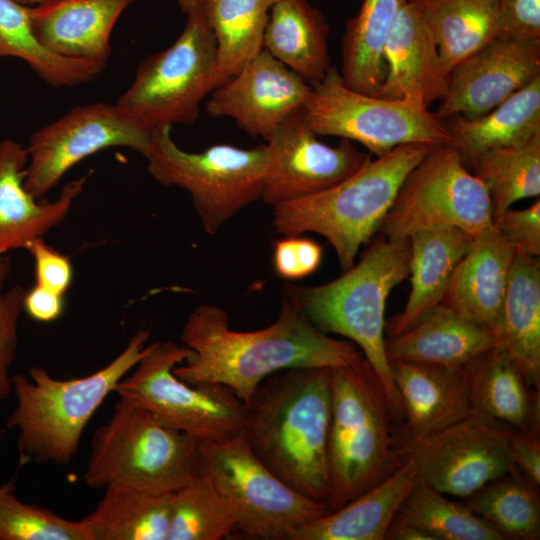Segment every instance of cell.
<instances>
[{"mask_svg": "<svg viewBox=\"0 0 540 540\" xmlns=\"http://www.w3.org/2000/svg\"><path fill=\"white\" fill-rule=\"evenodd\" d=\"M180 340L192 354L173 373L191 385L222 384L245 405L272 374L293 368L335 369L364 359L351 343L319 330L286 298L276 320L253 331L234 330L224 309L200 305L186 319Z\"/></svg>", "mask_w": 540, "mask_h": 540, "instance_id": "1", "label": "cell"}, {"mask_svg": "<svg viewBox=\"0 0 540 540\" xmlns=\"http://www.w3.org/2000/svg\"><path fill=\"white\" fill-rule=\"evenodd\" d=\"M331 404V369L281 371L266 378L246 405L242 432L254 455L274 475L326 505Z\"/></svg>", "mask_w": 540, "mask_h": 540, "instance_id": "2", "label": "cell"}, {"mask_svg": "<svg viewBox=\"0 0 540 540\" xmlns=\"http://www.w3.org/2000/svg\"><path fill=\"white\" fill-rule=\"evenodd\" d=\"M410 240L380 238L358 263L325 284H286L283 296L322 332L348 338L382 382L392 414L403 410L385 353V308L390 292L409 275Z\"/></svg>", "mask_w": 540, "mask_h": 540, "instance_id": "3", "label": "cell"}, {"mask_svg": "<svg viewBox=\"0 0 540 540\" xmlns=\"http://www.w3.org/2000/svg\"><path fill=\"white\" fill-rule=\"evenodd\" d=\"M331 392L327 505L334 511L397 471L408 447L394 432L382 382L366 359L331 369Z\"/></svg>", "mask_w": 540, "mask_h": 540, "instance_id": "4", "label": "cell"}, {"mask_svg": "<svg viewBox=\"0 0 540 540\" xmlns=\"http://www.w3.org/2000/svg\"><path fill=\"white\" fill-rule=\"evenodd\" d=\"M148 338V330L137 331L110 363L84 377L59 380L38 366L31 367L28 376H12L16 406L6 426L18 432L20 466L32 461L69 463L88 422L142 358Z\"/></svg>", "mask_w": 540, "mask_h": 540, "instance_id": "5", "label": "cell"}, {"mask_svg": "<svg viewBox=\"0 0 540 540\" xmlns=\"http://www.w3.org/2000/svg\"><path fill=\"white\" fill-rule=\"evenodd\" d=\"M433 146H398L329 189L273 206L275 230L325 237L343 272L350 269L360 247L380 230L406 176Z\"/></svg>", "mask_w": 540, "mask_h": 540, "instance_id": "6", "label": "cell"}, {"mask_svg": "<svg viewBox=\"0 0 540 540\" xmlns=\"http://www.w3.org/2000/svg\"><path fill=\"white\" fill-rule=\"evenodd\" d=\"M201 473L199 444L143 408L119 399L91 441L84 482L173 494Z\"/></svg>", "mask_w": 540, "mask_h": 540, "instance_id": "7", "label": "cell"}, {"mask_svg": "<svg viewBox=\"0 0 540 540\" xmlns=\"http://www.w3.org/2000/svg\"><path fill=\"white\" fill-rule=\"evenodd\" d=\"M186 15L176 41L139 64L132 83L115 103L149 129L192 124L202 102L227 80L203 6Z\"/></svg>", "mask_w": 540, "mask_h": 540, "instance_id": "8", "label": "cell"}, {"mask_svg": "<svg viewBox=\"0 0 540 540\" xmlns=\"http://www.w3.org/2000/svg\"><path fill=\"white\" fill-rule=\"evenodd\" d=\"M143 156L157 182L190 194L202 226L210 235L262 197L269 165L266 144L249 149L217 144L192 153L174 142L171 127L167 126L153 130Z\"/></svg>", "mask_w": 540, "mask_h": 540, "instance_id": "9", "label": "cell"}, {"mask_svg": "<svg viewBox=\"0 0 540 540\" xmlns=\"http://www.w3.org/2000/svg\"><path fill=\"white\" fill-rule=\"evenodd\" d=\"M191 354L173 342L151 343L114 392L198 443L241 435L247 408L231 389L217 383L191 385L173 373Z\"/></svg>", "mask_w": 540, "mask_h": 540, "instance_id": "10", "label": "cell"}, {"mask_svg": "<svg viewBox=\"0 0 540 540\" xmlns=\"http://www.w3.org/2000/svg\"><path fill=\"white\" fill-rule=\"evenodd\" d=\"M303 112L317 135L358 142L376 157L401 145L450 140L442 121L421 98L389 99L355 91L334 66L312 87Z\"/></svg>", "mask_w": 540, "mask_h": 540, "instance_id": "11", "label": "cell"}, {"mask_svg": "<svg viewBox=\"0 0 540 540\" xmlns=\"http://www.w3.org/2000/svg\"><path fill=\"white\" fill-rule=\"evenodd\" d=\"M198 444L201 472L231 503L236 530L246 538L290 540L297 528L331 511L274 475L254 455L242 434Z\"/></svg>", "mask_w": 540, "mask_h": 540, "instance_id": "12", "label": "cell"}, {"mask_svg": "<svg viewBox=\"0 0 540 540\" xmlns=\"http://www.w3.org/2000/svg\"><path fill=\"white\" fill-rule=\"evenodd\" d=\"M491 224L486 186L455 148L439 144L406 176L380 230L388 239L432 227H455L475 236Z\"/></svg>", "mask_w": 540, "mask_h": 540, "instance_id": "13", "label": "cell"}, {"mask_svg": "<svg viewBox=\"0 0 540 540\" xmlns=\"http://www.w3.org/2000/svg\"><path fill=\"white\" fill-rule=\"evenodd\" d=\"M154 129H149L104 102L73 107L30 138L25 188L43 199L76 164L98 151L127 147L144 154Z\"/></svg>", "mask_w": 540, "mask_h": 540, "instance_id": "14", "label": "cell"}, {"mask_svg": "<svg viewBox=\"0 0 540 540\" xmlns=\"http://www.w3.org/2000/svg\"><path fill=\"white\" fill-rule=\"evenodd\" d=\"M471 410L445 429L407 444L417 480L444 495L468 498L515 465L512 430Z\"/></svg>", "mask_w": 540, "mask_h": 540, "instance_id": "15", "label": "cell"}, {"mask_svg": "<svg viewBox=\"0 0 540 540\" xmlns=\"http://www.w3.org/2000/svg\"><path fill=\"white\" fill-rule=\"evenodd\" d=\"M309 127L303 108L266 139L269 165L261 199L270 206L312 195L342 182L371 160L352 141L329 146Z\"/></svg>", "mask_w": 540, "mask_h": 540, "instance_id": "16", "label": "cell"}, {"mask_svg": "<svg viewBox=\"0 0 540 540\" xmlns=\"http://www.w3.org/2000/svg\"><path fill=\"white\" fill-rule=\"evenodd\" d=\"M311 89L262 49L208 96L205 110L212 118H231L245 133L266 140L280 123L303 108Z\"/></svg>", "mask_w": 540, "mask_h": 540, "instance_id": "17", "label": "cell"}, {"mask_svg": "<svg viewBox=\"0 0 540 540\" xmlns=\"http://www.w3.org/2000/svg\"><path fill=\"white\" fill-rule=\"evenodd\" d=\"M540 76V40L495 38L449 74L448 86L434 112L478 118Z\"/></svg>", "mask_w": 540, "mask_h": 540, "instance_id": "18", "label": "cell"}, {"mask_svg": "<svg viewBox=\"0 0 540 540\" xmlns=\"http://www.w3.org/2000/svg\"><path fill=\"white\" fill-rule=\"evenodd\" d=\"M405 422L401 435L419 442L459 421L472 410L465 366L390 362Z\"/></svg>", "mask_w": 540, "mask_h": 540, "instance_id": "19", "label": "cell"}, {"mask_svg": "<svg viewBox=\"0 0 540 540\" xmlns=\"http://www.w3.org/2000/svg\"><path fill=\"white\" fill-rule=\"evenodd\" d=\"M28 152L17 141H0V256L25 249L67 217L88 176L73 180L53 201L36 199L24 186Z\"/></svg>", "mask_w": 540, "mask_h": 540, "instance_id": "20", "label": "cell"}, {"mask_svg": "<svg viewBox=\"0 0 540 540\" xmlns=\"http://www.w3.org/2000/svg\"><path fill=\"white\" fill-rule=\"evenodd\" d=\"M515 249L493 223L473 236L441 303L464 319L496 331Z\"/></svg>", "mask_w": 540, "mask_h": 540, "instance_id": "21", "label": "cell"}, {"mask_svg": "<svg viewBox=\"0 0 540 540\" xmlns=\"http://www.w3.org/2000/svg\"><path fill=\"white\" fill-rule=\"evenodd\" d=\"M385 77L379 97H418L426 106L447 89L445 71L434 36L412 0L397 15L384 47Z\"/></svg>", "mask_w": 540, "mask_h": 540, "instance_id": "22", "label": "cell"}, {"mask_svg": "<svg viewBox=\"0 0 540 540\" xmlns=\"http://www.w3.org/2000/svg\"><path fill=\"white\" fill-rule=\"evenodd\" d=\"M136 0H56L29 7L36 37L53 53L107 64L110 37L122 13Z\"/></svg>", "mask_w": 540, "mask_h": 540, "instance_id": "23", "label": "cell"}, {"mask_svg": "<svg viewBox=\"0 0 540 540\" xmlns=\"http://www.w3.org/2000/svg\"><path fill=\"white\" fill-rule=\"evenodd\" d=\"M499 345L496 333L472 323L442 303L412 327L385 339L388 362L463 367Z\"/></svg>", "mask_w": 540, "mask_h": 540, "instance_id": "24", "label": "cell"}, {"mask_svg": "<svg viewBox=\"0 0 540 540\" xmlns=\"http://www.w3.org/2000/svg\"><path fill=\"white\" fill-rule=\"evenodd\" d=\"M473 236L455 227H432L410 237L411 291L401 312L385 322L387 337L412 327L441 303L451 276Z\"/></svg>", "mask_w": 540, "mask_h": 540, "instance_id": "25", "label": "cell"}, {"mask_svg": "<svg viewBox=\"0 0 540 540\" xmlns=\"http://www.w3.org/2000/svg\"><path fill=\"white\" fill-rule=\"evenodd\" d=\"M417 480L413 461L337 510L297 528L290 540H383Z\"/></svg>", "mask_w": 540, "mask_h": 540, "instance_id": "26", "label": "cell"}, {"mask_svg": "<svg viewBox=\"0 0 540 540\" xmlns=\"http://www.w3.org/2000/svg\"><path fill=\"white\" fill-rule=\"evenodd\" d=\"M465 368L472 410L516 431L539 433L540 391L528 385L502 346L485 351Z\"/></svg>", "mask_w": 540, "mask_h": 540, "instance_id": "27", "label": "cell"}, {"mask_svg": "<svg viewBox=\"0 0 540 540\" xmlns=\"http://www.w3.org/2000/svg\"><path fill=\"white\" fill-rule=\"evenodd\" d=\"M329 31L325 15L308 0H280L270 11L263 49L313 87L332 67Z\"/></svg>", "mask_w": 540, "mask_h": 540, "instance_id": "28", "label": "cell"}, {"mask_svg": "<svg viewBox=\"0 0 540 540\" xmlns=\"http://www.w3.org/2000/svg\"><path fill=\"white\" fill-rule=\"evenodd\" d=\"M528 385L540 391V263L516 253L495 331Z\"/></svg>", "mask_w": 540, "mask_h": 540, "instance_id": "29", "label": "cell"}, {"mask_svg": "<svg viewBox=\"0 0 540 540\" xmlns=\"http://www.w3.org/2000/svg\"><path fill=\"white\" fill-rule=\"evenodd\" d=\"M441 121L464 162L487 150L522 145L540 133V76L478 118L456 114Z\"/></svg>", "mask_w": 540, "mask_h": 540, "instance_id": "30", "label": "cell"}, {"mask_svg": "<svg viewBox=\"0 0 540 540\" xmlns=\"http://www.w3.org/2000/svg\"><path fill=\"white\" fill-rule=\"evenodd\" d=\"M409 0H363L348 19L342 37V81L349 88L378 95L385 77L384 47L394 21Z\"/></svg>", "mask_w": 540, "mask_h": 540, "instance_id": "31", "label": "cell"}, {"mask_svg": "<svg viewBox=\"0 0 540 540\" xmlns=\"http://www.w3.org/2000/svg\"><path fill=\"white\" fill-rule=\"evenodd\" d=\"M427 22L445 71L497 37L498 0H412Z\"/></svg>", "mask_w": 540, "mask_h": 540, "instance_id": "32", "label": "cell"}, {"mask_svg": "<svg viewBox=\"0 0 540 540\" xmlns=\"http://www.w3.org/2000/svg\"><path fill=\"white\" fill-rule=\"evenodd\" d=\"M84 517L92 540H167L172 494L108 485Z\"/></svg>", "mask_w": 540, "mask_h": 540, "instance_id": "33", "label": "cell"}, {"mask_svg": "<svg viewBox=\"0 0 540 540\" xmlns=\"http://www.w3.org/2000/svg\"><path fill=\"white\" fill-rule=\"evenodd\" d=\"M23 60L47 84L70 87L88 83L107 64L59 56L40 43L29 16V6L0 0V58Z\"/></svg>", "mask_w": 540, "mask_h": 540, "instance_id": "34", "label": "cell"}, {"mask_svg": "<svg viewBox=\"0 0 540 540\" xmlns=\"http://www.w3.org/2000/svg\"><path fill=\"white\" fill-rule=\"evenodd\" d=\"M538 490L514 466L466 498V505L505 539L537 540L540 536Z\"/></svg>", "mask_w": 540, "mask_h": 540, "instance_id": "35", "label": "cell"}, {"mask_svg": "<svg viewBox=\"0 0 540 540\" xmlns=\"http://www.w3.org/2000/svg\"><path fill=\"white\" fill-rule=\"evenodd\" d=\"M470 164L488 190L492 223L516 201L540 195V133L522 145L487 150Z\"/></svg>", "mask_w": 540, "mask_h": 540, "instance_id": "36", "label": "cell"}, {"mask_svg": "<svg viewBox=\"0 0 540 540\" xmlns=\"http://www.w3.org/2000/svg\"><path fill=\"white\" fill-rule=\"evenodd\" d=\"M280 0H209L203 5L216 38L220 68L228 79L263 49L272 7Z\"/></svg>", "mask_w": 540, "mask_h": 540, "instance_id": "37", "label": "cell"}, {"mask_svg": "<svg viewBox=\"0 0 540 540\" xmlns=\"http://www.w3.org/2000/svg\"><path fill=\"white\" fill-rule=\"evenodd\" d=\"M395 518L422 529L433 540L505 539L466 504L448 500L444 494L420 480H416Z\"/></svg>", "mask_w": 540, "mask_h": 540, "instance_id": "38", "label": "cell"}, {"mask_svg": "<svg viewBox=\"0 0 540 540\" xmlns=\"http://www.w3.org/2000/svg\"><path fill=\"white\" fill-rule=\"evenodd\" d=\"M236 525L233 506L203 472L172 494L167 540H221Z\"/></svg>", "mask_w": 540, "mask_h": 540, "instance_id": "39", "label": "cell"}, {"mask_svg": "<svg viewBox=\"0 0 540 540\" xmlns=\"http://www.w3.org/2000/svg\"><path fill=\"white\" fill-rule=\"evenodd\" d=\"M0 540H92V536L84 518L67 520L21 502L11 480L0 487Z\"/></svg>", "mask_w": 540, "mask_h": 540, "instance_id": "40", "label": "cell"}, {"mask_svg": "<svg viewBox=\"0 0 540 540\" xmlns=\"http://www.w3.org/2000/svg\"><path fill=\"white\" fill-rule=\"evenodd\" d=\"M12 271V262L0 256V400H5L12 391L10 375L17 346L18 324L23 311L25 290L18 286L7 287Z\"/></svg>", "mask_w": 540, "mask_h": 540, "instance_id": "41", "label": "cell"}, {"mask_svg": "<svg viewBox=\"0 0 540 540\" xmlns=\"http://www.w3.org/2000/svg\"><path fill=\"white\" fill-rule=\"evenodd\" d=\"M322 256V247L316 241L300 235L286 236L274 246L273 266L281 278L301 279L319 268Z\"/></svg>", "mask_w": 540, "mask_h": 540, "instance_id": "42", "label": "cell"}, {"mask_svg": "<svg viewBox=\"0 0 540 540\" xmlns=\"http://www.w3.org/2000/svg\"><path fill=\"white\" fill-rule=\"evenodd\" d=\"M504 239L515 249L516 253L532 257L540 255V199L525 209L504 211L493 223Z\"/></svg>", "mask_w": 540, "mask_h": 540, "instance_id": "43", "label": "cell"}, {"mask_svg": "<svg viewBox=\"0 0 540 540\" xmlns=\"http://www.w3.org/2000/svg\"><path fill=\"white\" fill-rule=\"evenodd\" d=\"M25 250L34 260L35 284L65 295L73 277L70 259L48 245L43 237L31 241Z\"/></svg>", "mask_w": 540, "mask_h": 540, "instance_id": "44", "label": "cell"}, {"mask_svg": "<svg viewBox=\"0 0 540 540\" xmlns=\"http://www.w3.org/2000/svg\"><path fill=\"white\" fill-rule=\"evenodd\" d=\"M496 38L540 40V0H498Z\"/></svg>", "mask_w": 540, "mask_h": 540, "instance_id": "45", "label": "cell"}, {"mask_svg": "<svg viewBox=\"0 0 540 540\" xmlns=\"http://www.w3.org/2000/svg\"><path fill=\"white\" fill-rule=\"evenodd\" d=\"M511 452L516 468L537 488L540 485L539 433L512 431Z\"/></svg>", "mask_w": 540, "mask_h": 540, "instance_id": "46", "label": "cell"}, {"mask_svg": "<svg viewBox=\"0 0 540 540\" xmlns=\"http://www.w3.org/2000/svg\"><path fill=\"white\" fill-rule=\"evenodd\" d=\"M23 310L36 321H54L63 313L64 295L34 284L25 292Z\"/></svg>", "mask_w": 540, "mask_h": 540, "instance_id": "47", "label": "cell"}, {"mask_svg": "<svg viewBox=\"0 0 540 540\" xmlns=\"http://www.w3.org/2000/svg\"><path fill=\"white\" fill-rule=\"evenodd\" d=\"M384 540H433V538L422 529L394 518L384 535Z\"/></svg>", "mask_w": 540, "mask_h": 540, "instance_id": "48", "label": "cell"}, {"mask_svg": "<svg viewBox=\"0 0 540 540\" xmlns=\"http://www.w3.org/2000/svg\"><path fill=\"white\" fill-rule=\"evenodd\" d=\"M209 0H177L181 11L187 14L192 9L205 5Z\"/></svg>", "mask_w": 540, "mask_h": 540, "instance_id": "49", "label": "cell"}, {"mask_svg": "<svg viewBox=\"0 0 540 540\" xmlns=\"http://www.w3.org/2000/svg\"><path fill=\"white\" fill-rule=\"evenodd\" d=\"M14 1L24 6L34 7V6H39L42 4L49 3V2H53L56 0H14Z\"/></svg>", "mask_w": 540, "mask_h": 540, "instance_id": "50", "label": "cell"}]
</instances>
